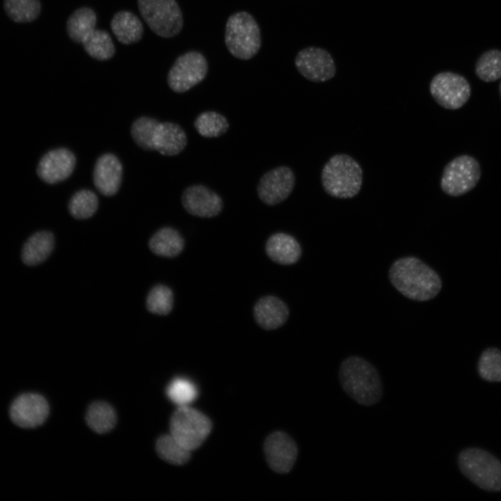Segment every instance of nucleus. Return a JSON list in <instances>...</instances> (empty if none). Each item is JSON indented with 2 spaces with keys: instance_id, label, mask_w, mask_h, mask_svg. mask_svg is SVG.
Returning <instances> with one entry per match:
<instances>
[{
  "instance_id": "obj_1",
  "label": "nucleus",
  "mask_w": 501,
  "mask_h": 501,
  "mask_svg": "<svg viewBox=\"0 0 501 501\" xmlns=\"http://www.w3.org/2000/svg\"><path fill=\"white\" fill-rule=\"evenodd\" d=\"M389 278L401 294L418 301L434 299L442 287L438 273L415 257H404L395 261L390 269Z\"/></svg>"
},
{
  "instance_id": "obj_2",
  "label": "nucleus",
  "mask_w": 501,
  "mask_h": 501,
  "mask_svg": "<svg viewBox=\"0 0 501 501\" xmlns=\"http://www.w3.org/2000/svg\"><path fill=\"white\" fill-rule=\"evenodd\" d=\"M338 377L344 392L360 405L373 406L383 397V384L378 371L360 356L345 358L340 365Z\"/></svg>"
},
{
  "instance_id": "obj_3",
  "label": "nucleus",
  "mask_w": 501,
  "mask_h": 501,
  "mask_svg": "<svg viewBox=\"0 0 501 501\" xmlns=\"http://www.w3.org/2000/svg\"><path fill=\"white\" fill-rule=\"evenodd\" d=\"M321 184L331 196L347 199L356 196L363 183V169L353 157L345 154L332 156L321 171Z\"/></svg>"
},
{
  "instance_id": "obj_4",
  "label": "nucleus",
  "mask_w": 501,
  "mask_h": 501,
  "mask_svg": "<svg viewBox=\"0 0 501 501\" xmlns=\"http://www.w3.org/2000/svg\"><path fill=\"white\" fill-rule=\"evenodd\" d=\"M457 463L461 472L480 488L501 491V461L490 452L468 447L459 452Z\"/></svg>"
},
{
  "instance_id": "obj_5",
  "label": "nucleus",
  "mask_w": 501,
  "mask_h": 501,
  "mask_svg": "<svg viewBox=\"0 0 501 501\" xmlns=\"http://www.w3.org/2000/svg\"><path fill=\"white\" fill-rule=\"evenodd\" d=\"M224 41L228 51L235 58L247 61L253 58L262 45L260 26L246 11H237L227 19Z\"/></svg>"
},
{
  "instance_id": "obj_6",
  "label": "nucleus",
  "mask_w": 501,
  "mask_h": 501,
  "mask_svg": "<svg viewBox=\"0 0 501 501\" xmlns=\"http://www.w3.org/2000/svg\"><path fill=\"white\" fill-rule=\"evenodd\" d=\"M211 429L210 420L189 406H179L170 419V434L189 451L200 447Z\"/></svg>"
},
{
  "instance_id": "obj_7",
  "label": "nucleus",
  "mask_w": 501,
  "mask_h": 501,
  "mask_svg": "<svg viewBox=\"0 0 501 501\" xmlns=\"http://www.w3.org/2000/svg\"><path fill=\"white\" fill-rule=\"evenodd\" d=\"M137 3L142 17L157 35L172 38L181 31L183 16L176 0H137Z\"/></svg>"
},
{
  "instance_id": "obj_8",
  "label": "nucleus",
  "mask_w": 501,
  "mask_h": 501,
  "mask_svg": "<svg viewBox=\"0 0 501 501\" xmlns=\"http://www.w3.org/2000/svg\"><path fill=\"white\" fill-rule=\"evenodd\" d=\"M481 177V168L472 156L459 155L444 168L440 188L450 196H460L473 189Z\"/></svg>"
},
{
  "instance_id": "obj_9",
  "label": "nucleus",
  "mask_w": 501,
  "mask_h": 501,
  "mask_svg": "<svg viewBox=\"0 0 501 501\" xmlns=\"http://www.w3.org/2000/svg\"><path fill=\"white\" fill-rule=\"evenodd\" d=\"M208 63L200 51H190L177 58L170 69L167 81L176 93H184L200 83L207 76Z\"/></svg>"
},
{
  "instance_id": "obj_10",
  "label": "nucleus",
  "mask_w": 501,
  "mask_h": 501,
  "mask_svg": "<svg viewBox=\"0 0 501 501\" xmlns=\"http://www.w3.org/2000/svg\"><path fill=\"white\" fill-rule=\"evenodd\" d=\"M429 90L440 106L450 110L462 107L471 95V88L466 79L452 72L436 74L430 82Z\"/></svg>"
},
{
  "instance_id": "obj_11",
  "label": "nucleus",
  "mask_w": 501,
  "mask_h": 501,
  "mask_svg": "<svg viewBox=\"0 0 501 501\" xmlns=\"http://www.w3.org/2000/svg\"><path fill=\"white\" fill-rule=\"evenodd\" d=\"M298 72L306 79L321 83L331 79L335 74V61L326 49L307 47L300 50L294 60Z\"/></svg>"
},
{
  "instance_id": "obj_12",
  "label": "nucleus",
  "mask_w": 501,
  "mask_h": 501,
  "mask_svg": "<svg viewBox=\"0 0 501 501\" xmlns=\"http://www.w3.org/2000/svg\"><path fill=\"white\" fill-rule=\"evenodd\" d=\"M292 170L282 166L270 170L261 177L257 191L260 199L268 205H275L288 198L295 185Z\"/></svg>"
},
{
  "instance_id": "obj_13",
  "label": "nucleus",
  "mask_w": 501,
  "mask_h": 501,
  "mask_svg": "<svg viewBox=\"0 0 501 501\" xmlns=\"http://www.w3.org/2000/svg\"><path fill=\"white\" fill-rule=\"evenodd\" d=\"M47 400L36 393H24L18 396L10 408L11 420L22 428H34L42 424L49 415Z\"/></svg>"
},
{
  "instance_id": "obj_14",
  "label": "nucleus",
  "mask_w": 501,
  "mask_h": 501,
  "mask_svg": "<svg viewBox=\"0 0 501 501\" xmlns=\"http://www.w3.org/2000/svg\"><path fill=\"white\" fill-rule=\"evenodd\" d=\"M182 202L188 213L202 218L216 216L223 207L219 195L202 184L187 187L182 193Z\"/></svg>"
},
{
  "instance_id": "obj_15",
  "label": "nucleus",
  "mask_w": 501,
  "mask_h": 501,
  "mask_svg": "<svg viewBox=\"0 0 501 501\" xmlns=\"http://www.w3.org/2000/svg\"><path fill=\"white\" fill-rule=\"evenodd\" d=\"M264 450L271 469L279 473L291 470L298 451L295 443L288 435L280 431L271 434L265 440Z\"/></svg>"
},
{
  "instance_id": "obj_16",
  "label": "nucleus",
  "mask_w": 501,
  "mask_h": 501,
  "mask_svg": "<svg viewBox=\"0 0 501 501\" xmlns=\"http://www.w3.org/2000/svg\"><path fill=\"white\" fill-rule=\"evenodd\" d=\"M76 157L67 148L50 150L40 159L37 173L40 178L48 184H56L66 180L72 173Z\"/></svg>"
},
{
  "instance_id": "obj_17",
  "label": "nucleus",
  "mask_w": 501,
  "mask_h": 501,
  "mask_svg": "<svg viewBox=\"0 0 501 501\" xmlns=\"http://www.w3.org/2000/svg\"><path fill=\"white\" fill-rule=\"evenodd\" d=\"M122 177V166L116 156L111 153L101 155L93 170V182L104 196H112L119 190Z\"/></svg>"
},
{
  "instance_id": "obj_18",
  "label": "nucleus",
  "mask_w": 501,
  "mask_h": 501,
  "mask_svg": "<svg viewBox=\"0 0 501 501\" xmlns=\"http://www.w3.org/2000/svg\"><path fill=\"white\" fill-rule=\"evenodd\" d=\"M253 311L256 322L266 330L280 327L289 316V310L286 304L273 296L261 298L255 305Z\"/></svg>"
},
{
  "instance_id": "obj_19",
  "label": "nucleus",
  "mask_w": 501,
  "mask_h": 501,
  "mask_svg": "<svg viewBox=\"0 0 501 501\" xmlns=\"http://www.w3.org/2000/svg\"><path fill=\"white\" fill-rule=\"evenodd\" d=\"M187 143V137L183 129L176 123L160 122L154 138V149L167 156L181 152Z\"/></svg>"
},
{
  "instance_id": "obj_20",
  "label": "nucleus",
  "mask_w": 501,
  "mask_h": 501,
  "mask_svg": "<svg viewBox=\"0 0 501 501\" xmlns=\"http://www.w3.org/2000/svg\"><path fill=\"white\" fill-rule=\"evenodd\" d=\"M266 252L273 261L283 265L296 263L301 255L299 242L292 236L283 232L273 234L268 239Z\"/></svg>"
},
{
  "instance_id": "obj_21",
  "label": "nucleus",
  "mask_w": 501,
  "mask_h": 501,
  "mask_svg": "<svg viewBox=\"0 0 501 501\" xmlns=\"http://www.w3.org/2000/svg\"><path fill=\"white\" fill-rule=\"evenodd\" d=\"M111 28L118 40L124 45L138 42L143 34V26L139 18L127 10L119 11L113 15Z\"/></svg>"
},
{
  "instance_id": "obj_22",
  "label": "nucleus",
  "mask_w": 501,
  "mask_h": 501,
  "mask_svg": "<svg viewBox=\"0 0 501 501\" xmlns=\"http://www.w3.org/2000/svg\"><path fill=\"white\" fill-rule=\"evenodd\" d=\"M54 246V238L50 232L41 231L33 234L23 246L22 251L23 262L29 266L42 262L49 257Z\"/></svg>"
},
{
  "instance_id": "obj_23",
  "label": "nucleus",
  "mask_w": 501,
  "mask_h": 501,
  "mask_svg": "<svg viewBox=\"0 0 501 501\" xmlns=\"http://www.w3.org/2000/svg\"><path fill=\"white\" fill-rule=\"evenodd\" d=\"M184 241L180 234L174 228L165 227L159 230L151 237L149 247L154 254L173 257L183 250Z\"/></svg>"
},
{
  "instance_id": "obj_24",
  "label": "nucleus",
  "mask_w": 501,
  "mask_h": 501,
  "mask_svg": "<svg viewBox=\"0 0 501 501\" xmlns=\"http://www.w3.org/2000/svg\"><path fill=\"white\" fill-rule=\"evenodd\" d=\"M97 16L88 7L75 10L68 17L66 31L69 38L76 43H81L84 38L95 29Z\"/></svg>"
},
{
  "instance_id": "obj_25",
  "label": "nucleus",
  "mask_w": 501,
  "mask_h": 501,
  "mask_svg": "<svg viewBox=\"0 0 501 501\" xmlns=\"http://www.w3.org/2000/svg\"><path fill=\"white\" fill-rule=\"evenodd\" d=\"M86 53L98 61L111 58L116 52V48L109 33L95 29L81 42Z\"/></svg>"
},
{
  "instance_id": "obj_26",
  "label": "nucleus",
  "mask_w": 501,
  "mask_h": 501,
  "mask_svg": "<svg viewBox=\"0 0 501 501\" xmlns=\"http://www.w3.org/2000/svg\"><path fill=\"white\" fill-rule=\"evenodd\" d=\"M86 420L92 430L98 434H104L114 427L116 415L113 408L107 403L96 401L89 406Z\"/></svg>"
},
{
  "instance_id": "obj_27",
  "label": "nucleus",
  "mask_w": 501,
  "mask_h": 501,
  "mask_svg": "<svg viewBox=\"0 0 501 501\" xmlns=\"http://www.w3.org/2000/svg\"><path fill=\"white\" fill-rule=\"evenodd\" d=\"M3 9L13 21L27 23L38 18L41 10V3L40 0H4Z\"/></svg>"
},
{
  "instance_id": "obj_28",
  "label": "nucleus",
  "mask_w": 501,
  "mask_h": 501,
  "mask_svg": "<svg viewBox=\"0 0 501 501\" xmlns=\"http://www.w3.org/2000/svg\"><path fill=\"white\" fill-rule=\"evenodd\" d=\"M194 127L198 134L206 138L218 137L229 128L227 118L213 111H204L194 121Z\"/></svg>"
},
{
  "instance_id": "obj_29",
  "label": "nucleus",
  "mask_w": 501,
  "mask_h": 501,
  "mask_svg": "<svg viewBox=\"0 0 501 501\" xmlns=\"http://www.w3.org/2000/svg\"><path fill=\"white\" fill-rule=\"evenodd\" d=\"M156 450L162 459L174 465L186 463L191 456V451L183 447L171 434L159 437L156 443Z\"/></svg>"
},
{
  "instance_id": "obj_30",
  "label": "nucleus",
  "mask_w": 501,
  "mask_h": 501,
  "mask_svg": "<svg viewBox=\"0 0 501 501\" xmlns=\"http://www.w3.org/2000/svg\"><path fill=\"white\" fill-rule=\"evenodd\" d=\"M479 376L488 382H501V350L488 347L481 353L477 363Z\"/></svg>"
},
{
  "instance_id": "obj_31",
  "label": "nucleus",
  "mask_w": 501,
  "mask_h": 501,
  "mask_svg": "<svg viewBox=\"0 0 501 501\" xmlns=\"http://www.w3.org/2000/svg\"><path fill=\"white\" fill-rule=\"evenodd\" d=\"M98 198L96 194L88 189L77 191L70 198L68 209L70 214L77 219L91 217L98 207Z\"/></svg>"
},
{
  "instance_id": "obj_32",
  "label": "nucleus",
  "mask_w": 501,
  "mask_h": 501,
  "mask_svg": "<svg viewBox=\"0 0 501 501\" xmlns=\"http://www.w3.org/2000/svg\"><path fill=\"white\" fill-rule=\"evenodd\" d=\"M475 74L485 82H493L501 78V51L490 49L483 53L476 63Z\"/></svg>"
},
{
  "instance_id": "obj_33",
  "label": "nucleus",
  "mask_w": 501,
  "mask_h": 501,
  "mask_svg": "<svg viewBox=\"0 0 501 501\" xmlns=\"http://www.w3.org/2000/svg\"><path fill=\"white\" fill-rule=\"evenodd\" d=\"M159 123L150 117L137 118L131 127V134L135 143L144 150H154V138Z\"/></svg>"
},
{
  "instance_id": "obj_34",
  "label": "nucleus",
  "mask_w": 501,
  "mask_h": 501,
  "mask_svg": "<svg viewBox=\"0 0 501 501\" xmlns=\"http://www.w3.org/2000/svg\"><path fill=\"white\" fill-rule=\"evenodd\" d=\"M173 305V292L163 285H157L152 288L146 299V308L148 311L159 315L170 313Z\"/></svg>"
},
{
  "instance_id": "obj_35",
  "label": "nucleus",
  "mask_w": 501,
  "mask_h": 501,
  "mask_svg": "<svg viewBox=\"0 0 501 501\" xmlns=\"http://www.w3.org/2000/svg\"><path fill=\"white\" fill-rule=\"evenodd\" d=\"M168 397L179 406H188L194 401L198 395L197 388L190 380L176 378L168 385Z\"/></svg>"
},
{
  "instance_id": "obj_36",
  "label": "nucleus",
  "mask_w": 501,
  "mask_h": 501,
  "mask_svg": "<svg viewBox=\"0 0 501 501\" xmlns=\"http://www.w3.org/2000/svg\"><path fill=\"white\" fill-rule=\"evenodd\" d=\"M499 90H500V97H501V81L500 84Z\"/></svg>"
}]
</instances>
